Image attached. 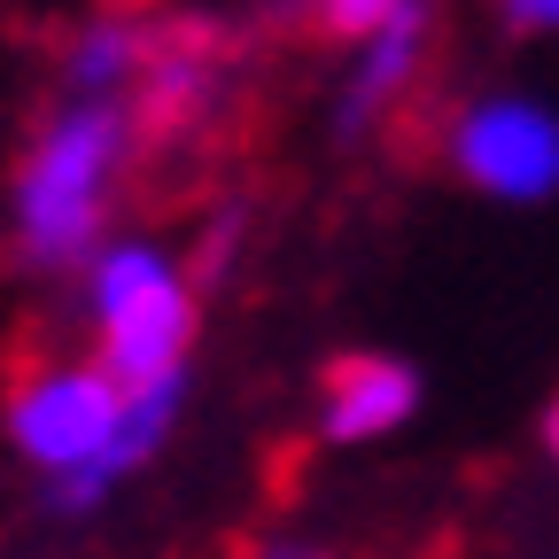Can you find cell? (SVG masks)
<instances>
[{"instance_id":"obj_1","label":"cell","mask_w":559,"mask_h":559,"mask_svg":"<svg viewBox=\"0 0 559 559\" xmlns=\"http://www.w3.org/2000/svg\"><path fill=\"white\" fill-rule=\"evenodd\" d=\"M132 148V117L109 102H79L47 124L16 179V234L39 264H86L102 241V194Z\"/></svg>"},{"instance_id":"obj_2","label":"cell","mask_w":559,"mask_h":559,"mask_svg":"<svg viewBox=\"0 0 559 559\" xmlns=\"http://www.w3.org/2000/svg\"><path fill=\"white\" fill-rule=\"evenodd\" d=\"M94 319H102V366L124 389L187 366L194 304H187L179 272L156 249H140V241L132 249H102V264H94Z\"/></svg>"},{"instance_id":"obj_3","label":"cell","mask_w":559,"mask_h":559,"mask_svg":"<svg viewBox=\"0 0 559 559\" xmlns=\"http://www.w3.org/2000/svg\"><path fill=\"white\" fill-rule=\"evenodd\" d=\"M124 412V381L109 366H62L16 389L9 404V436L24 443V459H39L47 474L70 466H109V436Z\"/></svg>"},{"instance_id":"obj_4","label":"cell","mask_w":559,"mask_h":559,"mask_svg":"<svg viewBox=\"0 0 559 559\" xmlns=\"http://www.w3.org/2000/svg\"><path fill=\"white\" fill-rule=\"evenodd\" d=\"M451 164L481 187V194H506V202H544L559 187V117L536 102H474L451 132Z\"/></svg>"},{"instance_id":"obj_5","label":"cell","mask_w":559,"mask_h":559,"mask_svg":"<svg viewBox=\"0 0 559 559\" xmlns=\"http://www.w3.org/2000/svg\"><path fill=\"white\" fill-rule=\"evenodd\" d=\"M419 404V373L396 358H342L326 373V436L334 443H373L389 428H404Z\"/></svg>"},{"instance_id":"obj_6","label":"cell","mask_w":559,"mask_h":559,"mask_svg":"<svg viewBox=\"0 0 559 559\" xmlns=\"http://www.w3.org/2000/svg\"><path fill=\"white\" fill-rule=\"evenodd\" d=\"M419 47H428V0H404L381 32H366L358 79H349V102H342V132H366V117L419 70Z\"/></svg>"},{"instance_id":"obj_7","label":"cell","mask_w":559,"mask_h":559,"mask_svg":"<svg viewBox=\"0 0 559 559\" xmlns=\"http://www.w3.org/2000/svg\"><path fill=\"white\" fill-rule=\"evenodd\" d=\"M179 396H187V366H171V373H156V381H132V389H124L117 436H109V474L140 466V459H148V451L164 443V428H171Z\"/></svg>"},{"instance_id":"obj_8","label":"cell","mask_w":559,"mask_h":559,"mask_svg":"<svg viewBox=\"0 0 559 559\" xmlns=\"http://www.w3.org/2000/svg\"><path fill=\"white\" fill-rule=\"evenodd\" d=\"M140 62V39H132V24H94L79 47H70V86L79 94H109V86H124V70Z\"/></svg>"},{"instance_id":"obj_9","label":"cell","mask_w":559,"mask_h":559,"mask_svg":"<svg viewBox=\"0 0 559 559\" xmlns=\"http://www.w3.org/2000/svg\"><path fill=\"white\" fill-rule=\"evenodd\" d=\"M396 9H404V0H319V24L342 32V39H366V32H381Z\"/></svg>"},{"instance_id":"obj_10","label":"cell","mask_w":559,"mask_h":559,"mask_svg":"<svg viewBox=\"0 0 559 559\" xmlns=\"http://www.w3.org/2000/svg\"><path fill=\"white\" fill-rule=\"evenodd\" d=\"M513 24H528V32L559 24V0H513Z\"/></svg>"},{"instance_id":"obj_11","label":"cell","mask_w":559,"mask_h":559,"mask_svg":"<svg viewBox=\"0 0 559 559\" xmlns=\"http://www.w3.org/2000/svg\"><path fill=\"white\" fill-rule=\"evenodd\" d=\"M544 443H551V459H559V404H551V419H544Z\"/></svg>"}]
</instances>
